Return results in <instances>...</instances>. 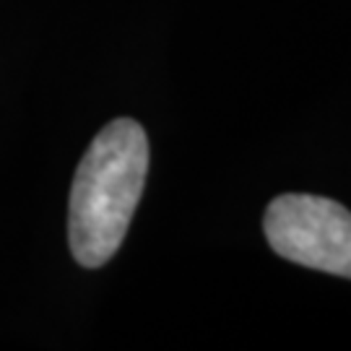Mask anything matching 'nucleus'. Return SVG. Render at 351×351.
<instances>
[{"label":"nucleus","instance_id":"nucleus-1","mask_svg":"<svg viewBox=\"0 0 351 351\" xmlns=\"http://www.w3.org/2000/svg\"><path fill=\"white\" fill-rule=\"evenodd\" d=\"M149 172L146 130L117 117L78 162L68 203V242L84 268H99L120 250Z\"/></svg>","mask_w":351,"mask_h":351},{"label":"nucleus","instance_id":"nucleus-2","mask_svg":"<svg viewBox=\"0 0 351 351\" xmlns=\"http://www.w3.org/2000/svg\"><path fill=\"white\" fill-rule=\"evenodd\" d=\"M263 229L284 261L351 278V211L341 203L307 193L278 195L265 211Z\"/></svg>","mask_w":351,"mask_h":351}]
</instances>
